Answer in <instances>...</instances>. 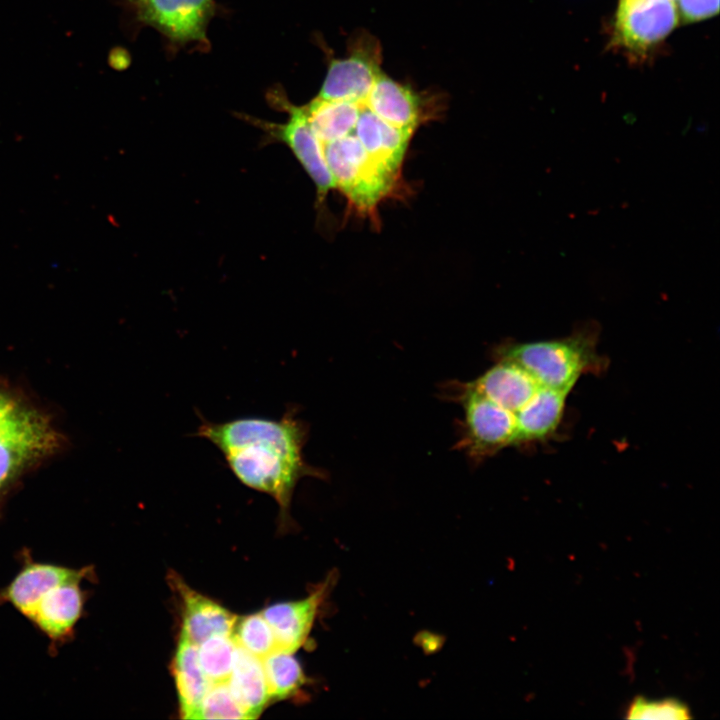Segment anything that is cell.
Returning <instances> with one entry per match:
<instances>
[{
	"instance_id": "obj_1",
	"label": "cell",
	"mask_w": 720,
	"mask_h": 720,
	"mask_svg": "<svg viewBox=\"0 0 720 720\" xmlns=\"http://www.w3.org/2000/svg\"><path fill=\"white\" fill-rule=\"evenodd\" d=\"M195 435L211 442L245 486L271 496L280 517H289L291 499L305 477L324 478L304 457L308 426L289 407L279 419L240 417L223 422L201 418Z\"/></svg>"
},
{
	"instance_id": "obj_2",
	"label": "cell",
	"mask_w": 720,
	"mask_h": 720,
	"mask_svg": "<svg viewBox=\"0 0 720 720\" xmlns=\"http://www.w3.org/2000/svg\"><path fill=\"white\" fill-rule=\"evenodd\" d=\"M323 153L336 188L359 213L375 219L379 203L393 192L400 175L372 158L354 132L323 144Z\"/></svg>"
},
{
	"instance_id": "obj_3",
	"label": "cell",
	"mask_w": 720,
	"mask_h": 720,
	"mask_svg": "<svg viewBox=\"0 0 720 720\" xmlns=\"http://www.w3.org/2000/svg\"><path fill=\"white\" fill-rule=\"evenodd\" d=\"M267 100L272 107L287 113L286 122H270L243 113H238L237 117L262 132V144L280 143L288 147L313 181L316 202L321 208L329 192L336 186L325 161L323 144L312 130L305 107L290 102L281 88L270 89Z\"/></svg>"
},
{
	"instance_id": "obj_4",
	"label": "cell",
	"mask_w": 720,
	"mask_h": 720,
	"mask_svg": "<svg viewBox=\"0 0 720 720\" xmlns=\"http://www.w3.org/2000/svg\"><path fill=\"white\" fill-rule=\"evenodd\" d=\"M497 357L519 364L541 387L570 391L589 365L591 351L574 337L505 345Z\"/></svg>"
},
{
	"instance_id": "obj_5",
	"label": "cell",
	"mask_w": 720,
	"mask_h": 720,
	"mask_svg": "<svg viewBox=\"0 0 720 720\" xmlns=\"http://www.w3.org/2000/svg\"><path fill=\"white\" fill-rule=\"evenodd\" d=\"M379 41L368 32L349 40L346 56L330 57L327 74L316 97L363 103L382 72Z\"/></svg>"
},
{
	"instance_id": "obj_6",
	"label": "cell",
	"mask_w": 720,
	"mask_h": 720,
	"mask_svg": "<svg viewBox=\"0 0 720 720\" xmlns=\"http://www.w3.org/2000/svg\"><path fill=\"white\" fill-rule=\"evenodd\" d=\"M678 23L675 1L619 0L612 44L640 59L662 42Z\"/></svg>"
},
{
	"instance_id": "obj_7",
	"label": "cell",
	"mask_w": 720,
	"mask_h": 720,
	"mask_svg": "<svg viewBox=\"0 0 720 720\" xmlns=\"http://www.w3.org/2000/svg\"><path fill=\"white\" fill-rule=\"evenodd\" d=\"M51 442V432L39 416L0 394V491Z\"/></svg>"
},
{
	"instance_id": "obj_8",
	"label": "cell",
	"mask_w": 720,
	"mask_h": 720,
	"mask_svg": "<svg viewBox=\"0 0 720 720\" xmlns=\"http://www.w3.org/2000/svg\"><path fill=\"white\" fill-rule=\"evenodd\" d=\"M137 20L153 27L175 46L207 44L214 0H142L133 6Z\"/></svg>"
},
{
	"instance_id": "obj_9",
	"label": "cell",
	"mask_w": 720,
	"mask_h": 720,
	"mask_svg": "<svg viewBox=\"0 0 720 720\" xmlns=\"http://www.w3.org/2000/svg\"><path fill=\"white\" fill-rule=\"evenodd\" d=\"M334 577L330 575L304 599L276 603L261 612L274 633L278 649L294 653L303 646Z\"/></svg>"
},
{
	"instance_id": "obj_10",
	"label": "cell",
	"mask_w": 720,
	"mask_h": 720,
	"mask_svg": "<svg viewBox=\"0 0 720 720\" xmlns=\"http://www.w3.org/2000/svg\"><path fill=\"white\" fill-rule=\"evenodd\" d=\"M461 383L513 416L540 387L523 367L504 357H497V362L477 378Z\"/></svg>"
},
{
	"instance_id": "obj_11",
	"label": "cell",
	"mask_w": 720,
	"mask_h": 720,
	"mask_svg": "<svg viewBox=\"0 0 720 720\" xmlns=\"http://www.w3.org/2000/svg\"><path fill=\"white\" fill-rule=\"evenodd\" d=\"M85 577L67 580L44 594L28 618L52 642L71 637L80 620L85 602L81 582Z\"/></svg>"
},
{
	"instance_id": "obj_12",
	"label": "cell",
	"mask_w": 720,
	"mask_h": 720,
	"mask_svg": "<svg viewBox=\"0 0 720 720\" xmlns=\"http://www.w3.org/2000/svg\"><path fill=\"white\" fill-rule=\"evenodd\" d=\"M363 103L389 124L413 132L433 114L422 95L383 71Z\"/></svg>"
},
{
	"instance_id": "obj_13",
	"label": "cell",
	"mask_w": 720,
	"mask_h": 720,
	"mask_svg": "<svg viewBox=\"0 0 720 720\" xmlns=\"http://www.w3.org/2000/svg\"><path fill=\"white\" fill-rule=\"evenodd\" d=\"M89 569L26 561L25 565L0 591V603H8L26 618L32 614L41 597L53 587L73 578L87 577Z\"/></svg>"
},
{
	"instance_id": "obj_14",
	"label": "cell",
	"mask_w": 720,
	"mask_h": 720,
	"mask_svg": "<svg viewBox=\"0 0 720 720\" xmlns=\"http://www.w3.org/2000/svg\"><path fill=\"white\" fill-rule=\"evenodd\" d=\"M173 584L182 600L180 637L197 646L211 636L232 633L237 617L229 610L194 591L177 577Z\"/></svg>"
},
{
	"instance_id": "obj_15",
	"label": "cell",
	"mask_w": 720,
	"mask_h": 720,
	"mask_svg": "<svg viewBox=\"0 0 720 720\" xmlns=\"http://www.w3.org/2000/svg\"><path fill=\"white\" fill-rule=\"evenodd\" d=\"M354 134L372 158L400 175L413 131L389 124L362 103Z\"/></svg>"
},
{
	"instance_id": "obj_16",
	"label": "cell",
	"mask_w": 720,
	"mask_h": 720,
	"mask_svg": "<svg viewBox=\"0 0 720 720\" xmlns=\"http://www.w3.org/2000/svg\"><path fill=\"white\" fill-rule=\"evenodd\" d=\"M570 391L539 387L514 414L516 444L541 440L558 427Z\"/></svg>"
},
{
	"instance_id": "obj_17",
	"label": "cell",
	"mask_w": 720,
	"mask_h": 720,
	"mask_svg": "<svg viewBox=\"0 0 720 720\" xmlns=\"http://www.w3.org/2000/svg\"><path fill=\"white\" fill-rule=\"evenodd\" d=\"M227 684L249 719L258 717L271 699L262 660L239 646Z\"/></svg>"
},
{
	"instance_id": "obj_18",
	"label": "cell",
	"mask_w": 720,
	"mask_h": 720,
	"mask_svg": "<svg viewBox=\"0 0 720 720\" xmlns=\"http://www.w3.org/2000/svg\"><path fill=\"white\" fill-rule=\"evenodd\" d=\"M180 714L194 719L199 705L211 683L198 661L197 646L180 637L172 663Z\"/></svg>"
},
{
	"instance_id": "obj_19",
	"label": "cell",
	"mask_w": 720,
	"mask_h": 720,
	"mask_svg": "<svg viewBox=\"0 0 720 720\" xmlns=\"http://www.w3.org/2000/svg\"><path fill=\"white\" fill-rule=\"evenodd\" d=\"M361 104L315 97L304 107L312 130L325 144L354 132Z\"/></svg>"
},
{
	"instance_id": "obj_20",
	"label": "cell",
	"mask_w": 720,
	"mask_h": 720,
	"mask_svg": "<svg viewBox=\"0 0 720 720\" xmlns=\"http://www.w3.org/2000/svg\"><path fill=\"white\" fill-rule=\"evenodd\" d=\"M262 665L271 699L294 696L305 684L302 667L291 652L277 649L262 659Z\"/></svg>"
},
{
	"instance_id": "obj_21",
	"label": "cell",
	"mask_w": 720,
	"mask_h": 720,
	"mask_svg": "<svg viewBox=\"0 0 720 720\" xmlns=\"http://www.w3.org/2000/svg\"><path fill=\"white\" fill-rule=\"evenodd\" d=\"M236 648L231 634L214 635L197 645L199 664L211 684L227 682Z\"/></svg>"
},
{
	"instance_id": "obj_22",
	"label": "cell",
	"mask_w": 720,
	"mask_h": 720,
	"mask_svg": "<svg viewBox=\"0 0 720 720\" xmlns=\"http://www.w3.org/2000/svg\"><path fill=\"white\" fill-rule=\"evenodd\" d=\"M231 635L237 646L261 660L278 649L274 633L262 613L237 618Z\"/></svg>"
},
{
	"instance_id": "obj_23",
	"label": "cell",
	"mask_w": 720,
	"mask_h": 720,
	"mask_svg": "<svg viewBox=\"0 0 720 720\" xmlns=\"http://www.w3.org/2000/svg\"><path fill=\"white\" fill-rule=\"evenodd\" d=\"M194 719H249L232 695L227 682L212 683Z\"/></svg>"
},
{
	"instance_id": "obj_24",
	"label": "cell",
	"mask_w": 720,
	"mask_h": 720,
	"mask_svg": "<svg viewBox=\"0 0 720 720\" xmlns=\"http://www.w3.org/2000/svg\"><path fill=\"white\" fill-rule=\"evenodd\" d=\"M627 719H670L684 720L692 718L689 707L676 698L650 700L643 696L635 697L626 709Z\"/></svg>"
},
{
	"instance_id": "obj_25",
	"label": "cell",
	"mask_w": 720,
	"mask_h": 720,
	"mask_svg": "<svg viewBox=\"0 0 720 720\" xmlns=\"http://www.w3.org/2000/svg\"><path fill=\"white\" fill-rule=\"evenodd\" d=\"M677 12L683 23L710 18L719 12V0H677Z\"/></svg>"
},
{
	"instance_id": "obj_26",
	"label": "cell",
	"mask_w": 720,
	"mask_h": 720,
	"mask_svg": "<svg viewBox=\"0 0 720 720\" xmlns=\"http://www.w3.org/2000/svg\"><path fill=\"white\" fill-rule=\"evenodd\" d=\"M132 7L142 0H126Z\"/></svg>"
},
{
	"instance_id": "obj_27",
	"label": "cell",
	"mask_w": 720,
	"mask_h": 720,
	"mask_svg": "<svg viewBox=\"0 0 720 720\" xmlns=\"http://www.w3.org/2000/svg\"><path fill=\"white\" fill-rule=\"evenodd\" d=\"M648 1H663V0H648ZM672 1H675V0H672Z\"/></svg>"
}]
</instances>
